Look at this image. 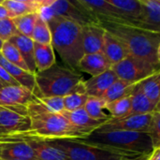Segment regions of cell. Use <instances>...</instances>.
<instances>
[{
  "label": "cell",
  "mask_w": 160,
  "mask_h": 160,
  "mask_svg": "<svg viewBox=\"0 0 160 160\" xmlns=\"http://www.w3.org/2000/svg\"><path fill=\"white\" fill-rule=\"evenodd\" d=\"M99 24L128 48L129 54L159 67L160 34L141 27L112 21H99Z\"/></svg>",
  "instance_id": "1"
},
{
  "label": "cell",
  "mask_w": 160,
  "mask_h": 160,
  "mask_svg": "<svg viewBox=\"0 0 160 160\" xmlns=\"http://www.w3.org/2000/svg\"><path fill=\"white\" fill-rule=\"evenodd\" d=\"M30 129L24 135L42 140H83L90 133L73 127L61 113L45 111L33 100L27 105Z\"/></svg>",
  "instance_id": "2"
},
{
  "label": "cell",
  "mask_w": 160,
  "mask_h": 160,
  "mask_svg": "<svg viewBox=\"0 0 160 160\" xmlns=\"http://www.w3.org/2000/svg\"><path fill=\"white\" fill-rule=\"evenodd\" d=\"M53 50L58 52L68 68L76 70L80 59L83 56L82 26L67 18L52 16L47 21Z\"/></svg>",
  "instance_id": "3"
},
{
  "label": "cell",
  "mask_w": 160,
  "mask_h": 160,
  "mask_svg": "<svg viewBox=\"0 0 160 160\" xmlns=\"http://www.w3.org/2000/svg\"><path fill=\"white\" fill-rule=\"evenodd\" d=\"M34 95L64 98L73 93H85L82 75L68 67L54 64L43 71L35 73Z\"/></svg>",
  "instance_id": "4"
},
{
  "label": "cell",
  "mask_w": 160,
  "mask_h": 160,
  "mask_svg": "<svg viewBox=\"0 0 160 160\" xmlns=\"http://www.w3.org/2000/svg\"><path fill=\"white\" fill-rule=\"evenodd\" d=\"M45 141L64 152L68 160H138L146 158V156L137 153L87 143L82 140L60 139Z\"/></svg>",
  "instance_id": "5"
},
{
  "label": "cell",
  "mask_w": 160,
  "mask_h": 160,
  "mask_svg": "<svg viewBox=\"0 0 160 160\" xmlns=\"http://www.w3.org/2000/svg\"><path fill=\"white\" fill-rule=\"evenodd\" d=\"M82 141L87 143L137 153L146 157L154 149L152 141L145 132L101 129L98 128Z\"/></svg>",
  "instance_id": "6"
},
{
  "label": "cell",
  "mask_w": 160,
  "mask_h": 160,
  "mask_svg": "<svg viewBox=\"0 0 160 160\" xmlns=\"http://www.w3.org/2000/svg\"><path fill=\"white\" fill-rule=\"evenodd\" d=\"M38 15L46 22L52 16H61L79 23L81 26L99 23L98 18L84 8L78 0L41 1Z\"/></svg>",
  "instance_id": "7"
},
{
  "label": "cell",
  "mask_w": 160,
  "mask_h": 160,
  "mask_svg": "<svg viewBox=\"0 0 160 160\" xmlns=\"http://www.w3.org/2000/svg\"><path fill=\"white\" fill-rule=\"evenodd\" d=\"M111 68L118 79L134 84L160 71L159 67L154 66L131 54H128L119 63L112 66Z\"/></svg>",
  "instance_id": "8"
},
{
  "label": "cell",
  "mask_w": 160,
  "mask_h": 160,
  "mask_svg": "<svg viewBox=\"0 0 160 160\" xmlns=\"http://www.w3.org/2000/svg\"><path fill=\"white\" fill-rule=\"evenodd\" d=\"M30 129V118L26 107L0 106V139L27 133Z\"/></svg>",
  "instance_id": "9"
},
{
  "label": "cell",
  "mask_w": 160,
  "mask_h": 160,
  "mask_svg": "<svg viewBox=\"0 0 160 160\" xmlns=\"http://www.w3.org/2000/svg\"><path fill=\"white\" fill-rule=\"evenodd\" d=\"M0 158L4 160H38L25 141L12 137L0 139Z\"/></svg>",
  "instance_id": "10"
},
{
  "label": "cell",
  "mask_w": 160,
  "mask_h": 160,
  "mask_svg": "<svg viewBox=\"0 0 160 160\" xmlns=\"http://www.w3.org/2000/svg\"><path fill=\"white\" fill-rule=\"evenodd\" d=\"M152 113L129 115V116H126L124 118H118V119L110 118V120H108L102 126H100L99 128L147 133V130H148V128L152 119Z\"/></svg>",
  "instance_id": "11"
},
{
  "label": "cell",
  "mask_w": 160,
  "mask_h": 160,
  "mask_svg": "<svg viewBox=\"0 0 160 160\" xmlns=\"http://www.w3.org/2000/svg\"><path fill=\"white\" fill-rule=\"evenodd\" d=\"M7 137L18 138L25 141L31 146L38 160H68V158L64 154V152H62L60 149L53 146L52 144L49 143L45 140H41L24 134L11 135Z\"/></svg>",
  "instance_id": "12"
},
{
  "label": "cell",
  "mask_w": 160,
  "mask_h": 160,
  "mask_svg": "<svg viewBox=\"0 0 160 160\" xmlns=\"http://www.w3.org/2000/svg\"><path fill=\"white\" fill-rule=\"evenodd\" d=\"M33 92L21 85H10L0 88V106L27 107L33 100Z\"/></svg>",
  "instance_id": "13"
},
{
  "label": "cell",
  "mask_w": 160,
  "mask_h": 160,
  "mask_svg": "<svg viewBox=\"0 0 160 160\" xmlns=\"http://www.w3.org/2000/svg\"><path fill=\"white\" fill-rule=\"evenodd\" d=\"M105 29L99 23L82 26V48L84 54L102 52Z\"/></svg>",
  "instance_id": "14"
},
{
  "label": "cell",
  "mask_w": 160,
  "mask_h": 160,
  "mask_svg": "<svg viewBox=\"0 0 160 160\" xmlns=\"http://www.w3.org/2000/svg\"><path fill=\"white\" fill-rule=\"evenodd\" d=\"M108 2L117 9L126 24L140 27L142 15L141 0H108Z\"/></svg>",
  "instance_id": "15"
},
{
  "label": "cell",
  "mask_w": 160,
  "mask_h": 160,
  "mask_svg": "<svg viewBox=\"0 0 160 160\" xmlns=\"http://www.w3.org/2000/svg\"><path fill=\"white\" fill-rule=\"evenodd\" d=\"M115 73L112 68L101 73L100 75L91 77L83 82L84 92L88 97L102 98L107 89L117 80Z\"/></svg>",
  "instance_id": "16"
},
{
  "label": "cell",
  "mask_w": 160,
  "mask_h": 160,
  "mask_svg": "<svg viewBox=\"0 0 160 160\" xmlns=\"http://www.w3.org/2000/svg\"><path fill=\"white\" fill-rule=\"evenodd\" d=\"M111 68L112 65L102 52L83 54L77 66V69L85 72L92 77L100 75Z\"/></svg>",
  "instance_id": "17"
},
{
  "label": "cell",
  "mask_w": 160,
  "mask_h": 160,
  "mask_svg": "<svg viewBox=\"0 0 160 160\" xmlns=\"http://www.w3.org/2000/svg\"><path fill=\"white\" fill-rule=\"evenodd\" d=\"M142 15L140 21V27L152 32L160 31V1L141 0Z\"/></svg>",
  "instance_id": "18"
},
{
  "label": "cell",
  "mask_w": 160,
  "mask_h": 160,
  "mask_svg": "<svg viewBox=\"0 0 160 160\" xmlns=\"http://www.w3.org/2000/svg\"><path fill=\"white\" fill-rule=\"evenodd\" d=\"M102 53L112 66L119 63L129 54L127 46L117 38L105 31Z\"/></svg>",
  "instance_id": "19"
},
{
  "label": "cell",
  "mask_w": 160,
  "mask_h": 160,
  "mask_svg": "<svg viewBox=\"0 0 160 160\" xmlns=\"http://www.w3.org/2000/svg\"><path fill=\"white\" fill-rule=\"evenodd\" d=\"M61 114H63L73 127L90 134L105 123L103 121H97L92 119L83 108L72 112L64 111Z\"/></svg>",
  "instance_id": "20"
},
{
  "label": "cell",
  "mask_w": 160,
  "mask_h": 160,
  "mask_svg": "<svg viewBox=\"0 0 160 160\" xmlns=\"http://www.w3.org/2000/svg\"><path fill=\"white\" fill-rule=\"evenodd\" d=\"M8 41H10L20 52L29 72L35 74L37 72L34 60V41L23 35L17 33Z\"/></svg>",
  "instance_id": "21"
},
{
  "label": "cell",
  "mask_w": 160,
  "mask_h": 160,
  "mask_svg": "<svg viewBox=\"0 0 160 160\" xmlns=\"http://www.w3.org/2000/svg\"><path fill=\"white\" fill-rule=\"evenodd\" d=\"M0 65L8 71V73L18 82L19 85L28 88L33 91L36 87V79L35 74L24 70L17 66H14L8 62L0 53Z\"/></svg>",
  "instance_id": "22"
},
{
  "label": "cell",
  "mask_w": 160,
  "mask_h": 160,
  "mask_svg": "<svg viewBox=\"0 0 160 160\" xmlns=\"http://www.w3.org/2000/svg\"><path fill=\"white\" fill-rule=\"evenodd\" d=\"M2 5L7 8L9 17L15 19L17 17L38 12L41 1L35 0H2Z\"/></svg>",
  "instance_id": "23"
},
{
  "label": "cell",
  "mask_w": 160,
  "mask_h": 160,
  "mask_svg": "<svg viewBox=\"0 0 160 160\" xmlns=\"http://www.w3.org/2000/svg\"><path fill=\"white\" fill-rule=\"evenodd\" d=\"M130 99H131V109L128 116L152 113L157 109L159 108V105L156 106L144 96V94L141 91V89L137 84L134 86L130 94Z\"/></svg>",
  "instance_id": "24"
},
{
  "label": "cell",
  "mask_w": 160,
  "mask_h": 160,
  "mask_svg": "<svg viewBox=\"0 0 160 160\" xmlns=\"http://www.w3.org/2000/svg\"><path fill=\"white\" fill-rule=\"evenodd\" d=\"M34 60L37 71L46 70L54 64H56L52 45H44L34 42Z\"/></svg>",
  "instance_id": "25"
},
{
  "label": "cell",
  "mask_w": 160,
  "mask_h": 160,
  "mask_svg": "<svg viewBox=\"0 0 160 160\" xmlns=\"http://www.w3.org/2000/svg\"><path fill=\"white\" fill-rule=\"evenodd\" d=\"M144 96L156 106L160 104V71L137 83Z\"/></svg>",
  "instance_id": "26"
},
{
  "label": "cell",
  "mask_w": 160,
  "mask_h": 160,
  "mask_svg": "<svg viewBox=\"0 0 160 160\" xmlns=\"http://www.w3.org/2000/svg\"><path fill=\"white\" fill-rule=\"evenodd\" d=\"M136 84L117 79L104 93L102 99L106 103H110L114 100L128 97V96H130V94Z\"/></svg>",
  "instance_id": "27"
},
{
  "label": "cell",
  "mask_w": 160,
  "mask_h": 160,
  "mask_svg": "<svg viewBox=\"0 0 160 160\" xmlns=\"http://www.w3.org/2000/svg\"><path fill=\"white\" fill-rule=\"evenodd\" d=\"M105 105L106 102L102 98L89 97L83 109L92 119L107 122L111 117L105 112Z\"/></svg>",
  "instance_id": "28"
},
{
  "label": "cell",
  "mask_w": 160,
  "mask_h": 160,
  "mask_svg": "<svg viewBox=\"0 0 160 160\" xmlns=\"http://www.w3.org/2000/svg\"><path fill=\"white\" fill-rule=\"evenodd\" d=\"M130 109H131L130 96L114 100L110 103H106L105 105V110L109 112L108 115L113 119H118L128 116Z\"/></svg>",
  "instance_id": "29"
},
{
  "label": "cell",
  "mask_w": 160,
  "mask_h": 160,
  "mask_svg": "<svg viewBox=\"0 0 160 160\" xmlns=\"http://www.w3.org/2000/svg\"><path fill=\"white\" fill-rule=\"evenodd\" d=\"M31 39L38 44H52V34L49 24L46 21L41 19L38 15L32 32Z\"/></svg>",
  "instance_id": "30"
},
{
  "label": "cell",
  "mask_w": 160,
  "mask_h": 160,
  "mask_svg": "<svg viewBox=\"0 0 160 160\" xmlns=\"http://www.w3.org/2000/svg\"><path fill=\"white\" fill-rule=\"evenodd\" d=\"M34 101L37 102L45 111L52 113H62L65 111L64 100L61 97H42L34 95Z\"/></svg>",
  "instance_id": "31"
},
{
  "label": "cell",
  "mask_w": 160,
  "mask_h": 160,
  "mask_svg": "<svg viewBox=\"0 0 160 160\" xmlns=\"http://www.w3.org/2000/svg\"><path fill=\"white\" fill-rule=\"evenodd\" d=\"M0 53L10 64L17 66V67L24 69V70L29 71L24 61H23V59H22V55H21V53H20V52L10 41L4 42L2 49L0 51Z\"/></svg>",
  "instance_id": "32"
},
{
  "label": "cell",
  "mask_w": 160,
  "mask_h": 160,
  "mask_svg": "<svg viewBox=\"0 0 160 160\" xmlns=\"http://www.w3.org/2000/svg\"><path fill=\"white\" fill-rule=\"evenodd\" d=\"M37 18H38V12H33L13 19L18 33L31 38Z\"/></svg>",
  "instance_id": "33"
},
{
  "label": "cell",
  "mask_w": 160,
  "mask_h": 160,
  "mask_svg": "<svg viewBox=\"0 0 160 160\" xmlns=\"http://www.w3.org/2000/svg\"><path fill=\"white\" fill-rule=\"evenodd\" d=\"M88 96L85 93H73L63 98L64 108L67 112H72L84 107Z\"/></svg>",
  "instance_id": "34"
},
{
  "label": "cell",
  "mask_w": 160,
  "mask_h": 160,
  "mask_svg": "<svg viewBox=\"0 0 160 160\" xmlns=\"http://www.w3.org/2000/svg\"><path fill=\"white\" fill-rule=\"evenodd\" d=\"M160 109H157L152 113L151 123L149 125L147 134L149 135L154 148L160 147Z\"/></svg>",
  "instance_id": "35"
},
{
  "label": "cell",
  "mask_w": 160,
  "mask_h": 160,
  "mask_svg": "<svg viewBox=\"0 0 160 160\" xmlns=\"http://www.w3.org/2000/svg\"><path fill=\"white\" fill-rule=\"evenodd\" d=\"M18 33L13 19L7 18L4 20H0V38L6 42L8 41L13 36Z\"/></svg>",
  "instance_id": "36"
},
{
  "label": "cell",
  "mask_w": 160,
  "mask_h": 160,
  "mask_svg": "<svg viewBox=\"0 0 160 160\" xmlns=\"http://www.w3.org/2000/svg\"><path fill=\"white\" fill-rule=\"evenodd\" d=\"M0 84L2 87L10 85H19L18 82L8 73V71L0 65Z\"/></svg>",
  "instance_id": "37"
},
{
  "label": "cell",
  "mask_w": 160,
  "mask_h": 160,
  "mask_svg": "<svg viewBox=\"0 0 160 160\" xmlns=\"http://www.w3.org/2000/svg\"><path fill=\"white\" fill-rule=\"evenodd\" d=\"M145 160H160V147L154 148Z\"/></svg>",
  "instance_id": "38"
},
{
  "label": "cell",
  "mask_w": 160,
  "mask_h": 160,
  "mask_svg": "<svg viewBox=\"0 0 160 160\" xmlns=\"http://www.w3.org/2000/svg\"><path fill=\"white\" fill-rule=\"evenodd\" d=\"M7 18H10L7 8L2 5V0L0 1V20H4Z\"/></svg>",
  "instance_id": "39"
},
{
  "label": "cell",
  "mask_w": 160,
  "mask_h": 160,
  "mask_svg": "<svg viewBox=\"0 0 160 160\" xmlns=\"http://www.w3.org/2000/svg\"><path fill=\"white\" fill-rule=\"evenodd\" d=\"M3 44H4V41L0 38V51H1V49H2V46H3Z\"/></svg>",
  "instance_id": "40"
},
{
  "label": "cell",
  "mask_w": 160,
  "mask_h": 160,
  "mask_svg": "<svg viewBox=\"0 0 160 160\" xmlns=\"http://www.w3.org/2000/svg\"><path fill=\"white\" fill-rule=\"evenodd\" d=\"M147 158V157H146ZM146 158H141V159H138V160H145L146 159Z\"/></svg>",
  "instance_id": "41"
},
{
  "label": "cell",
  "mask_w": 160,
  "mask_h": 160,
  "mask_svg": "<svg viewBox=\"0 0 160 160\" xmlns=\"http://www.w3.org/2000/svg\"><path fill=\"white\" fill-rule=\"evenodd\" d=\"M1 87H2V85H1V84H0V88H1Z\"/></svg>",
  "instance_id": "42"
},
{
  "label": "cell",
  "mask_w": 160,
  "mask_h": 160,
  "mask_svg": "<svg viewBox=\"0 0 160 160\" xmlns=\"http://www.w3.org/2000/svg\"><path fill=\"white\" fill-rule=\"evenodd\" d=\"M0 160H4V159H2V158H0Z\"/></svg>",
  "instance_id": "43"
},
{
  "label": "cell",
  "mask_w": 160,
  "mask_h": 160,
  "mask_svg": "<svg viewBox=\"0 0 160 160\" xmlns=\"http://www.w3.org/2000/svg\"><path fill=\"white\" fill-rule=\"evenodd\" d=\"M0 1H1V0H0Z\"/></svg>",
  "instance_id": "44"
}]
</instances>
